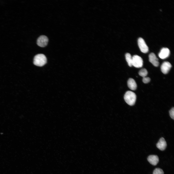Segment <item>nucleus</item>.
I'll return each instance as SVG.
<instances>
[{
    "label": "nucleus",
    "instance_id": "obj_1",
    "mask_svg": "<svg viewBox=\"0 0 174 174\" xmlns=\"http://www.w3.org/2000/svg\"><path fill=\"white\" fill-rule=\"evenodd\" d=\"M136 98V94L130 91L126 92L124 96V99L126 103L130 106H132L135 104Z\"/></svg>",
    "mask_w": 174,
    "mask_h": 174
},
{
    "label": "nucleus",
    "instance_id": "obj_2",
    "mask_svg": "<svg viewBox=\"0 0 174 174\" xmlns=\"http://www.w3.org/2000/svg\"><path fill=\"white\" fill-rule=\"evenodd\" d=\"M46 62V58L44 54H37L35 56L34 58L33 63L36 66H42L45 65Z\"/></svg>",
    "mask_w": 174,
    "mask_h": 174
},
{
    "label": "nucleus",
    "instance_id": "obj_3",
    "mask_svg": "<svg viewBox=\"0 0 174 174\" xmlns=\"http://www.w3.org/2000/svg\"><path fill=\"white\" fill-rule=\"evenodd\" d=\"M132 65L139 68L142 67L143 61L142 58L137 55H134L132 57Z\"/></svg>",
    "mask_w": 174,
    "mask_h": 174
},
{
    "label": "nucleus",
    "instance_id": "obj_4",
    "mask_svg": "<svg viewBox=\"0 0 174 174\" xmlns=\"http://www.w3.org/2000/svg\"><path fill=\"white\" fill-rule=\"evenodd\" d=\"M138 44L139 47L142 52L146 53L148 52L149 51L148 47L143 38L140 37L138 39Z\"/></svg>",
    "mask_w": 174,
    "mask_h": 174
},
{
    "label": "nucleus",
    "instance_id": "obj_5",
    "mask_svg": "<svg viewBox=\"0 0 174 174\" xmlns=\"http://www.w3.org/2000/svg\"><path fill=\"white\" fill-rule=\"evenodd\" d=\"M48 41V39L47 36L44 35H42L37 39V43L39 46L44 47L47 45Z\"/></svg>",
    "mask_w": 174,
    "mask_h": 174
},
{
    "label": "nucleus",
    "instance_id": "obj_6",
    "mask_svg": "<svg viewBox=\"0 0 174 174\" xmlns=\"http://www.w3.org/2000/svg\"><path fill=\"white\" fill-rule=\"evenodd\" d=\"M172 67L171 64L168 62L165 61L162 64L161 66V71L164 74L167 73Z\"/></svg>",
    "mask_w": 174,
    "mask_h": 174
},
{
    "label": "nucleus",
    "instance_id": "obj_7",
    "mask_svg": "<svg viewBox=\"0 0 174 174\" xmlns=\"http://www.w3.org/2000/svg\"><path fill=\"white\" fill-rule=\"evenodd\" d=\"M170 54V51L168 48H163L161 49L158 55L160 58L164 59L167 58Z\"/></svg>",
    "mask_w": 174,
    "mask_h": 174
},
{
    "label": "nucleus",
    "instance_id": "obj_8",
    "mask_svg": "<svg viewBox=\"0 0 174 174\" xmlns=\"http://www.w3.org/2000/svg\"><path fill=\"white\" fill-rule=\"evenodd\" d=\"M149 61L154 66H158L159 65L158 59L153 53H150L149 56Z\"/></svg>",
    "mask_w": 174,
    "mask_h": 174
},
{
    "label": "nucleus",
    "instance_id": "obj_9",
    "mask_svg": "<svg viewBox=\"0 0 174 174\" xmlns=\"http://www.w3.org/2000/svg\"><path fill=\"white\" fill-rule=\"evenodd\" d=\"M167 146V143L164 138L162 137L160 138L156 144L157 148L161 151L164 150Z\"/></svg>",
    "mask_w": 174,
    "mask_h": 174
},
{
    "label": "nucleus",
    "instance_id": "obj_10",
    "mask_svg": "<svg viewBox=\"0 0 174 174\" xmlns=\"http://www.w3.org/2000/svg\"><path fill=\"white\" fill-rule=\"evenodd\" d=\"M147 159L149 162L153 166L156 165L159 161L158 157L157 155H150L148 156Z\"/></svg>",
    "mask_w": 174,
    "mask_h": 174
},
{
    "label": "nucleus",
    "instance_id": "obj_11",
    "mask_svg": "<svg viewBox=\"0 0 174 174\" xmlns=\"http://www.w3.org/2000/svg\"><path fill=\"white\" fill-rule=\"evenodd\" d=\"M128 86L132 90H135L137 88V85L134 80L132 78L129 79L127 81Z\"/></svg>",
    "mask_w": 174,
    "mask_h": 174
},
{
    "label": "nucleus",
    "instance_id": "obj_12",
    "mask_svg": "<svg viewBox=\"0 0 174 174\" xmlns=\"http://www.w3.org/2000/svg\"><path fill=\"white\" fill-rule=\"evenodd\" d=\"M125 59L129 66L131 67L132 57L130 54L129 53H127L125 55Z\"/></svg>",
    "mask_w": 174,
    "mask_h": 174
},
{
    "label": "nucleus",
    "instance_id": "obj_13",
    "mask_svg": "<svg viewBox=\"0 0 174 174\" xmlns=\"http://www.w3.org/2000/svg\"><path fill=\"white\" fill-rule=\"evenodd\" d=\"M138 74L140 76L143 78L146 76L148 74V72L146 69L143 68L139 71Z\"/></svg>",
    "mask_w": 174,
    "mask_h": 174
},
{
    "label": "nucleus",
    "instance_id": "obj_14",
    "mask_svg": "<svg viewBox=\"0 0 174 174\" xmlns=\"http://www.w3.org/2000/svg\"><path fill=\"white\" fill-rule=\"evenodd\" d=\"M153 174H164V172L161 169L157 168L154 170Z\"/></svg>",
    "mask_w": 174,
    "mask_h": 174
},
{
    "label": "nucleus",
    "instance_id": "obj_15",
    "mask_svg": "<svg viewBox=\"0 0 174 174\" xmlns=\"http://www.w3.org/2000/svg\"><path fill=\"white\" fill-rule=\"evenodd\" d=\"M169 115L172 118L174 119V108H172L169 111Z\"/></svg>",
    "mask_w": 174,
    "mask_h": 174
},
{
    "label": "nucleus",
    "instance_id": "obj_16",
    "mask_svg": "<svg viewBox=\"0 0 174 174\" xmlns=\"http://www.w3.org/2000/svg\"><path fill=\"white\" fill-rule=\"evenodd\" d=\"M150 79L149 77H145L143 78L142 81L145 83H147L150 81Z\"/></svg>",
    "mask_w": 174,
    "mask_h": 174
}]
</instances>
